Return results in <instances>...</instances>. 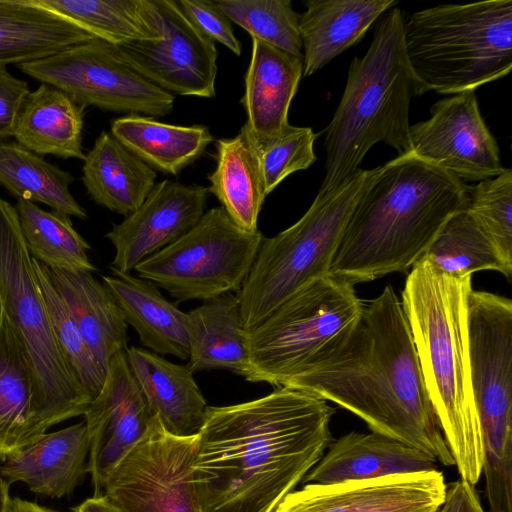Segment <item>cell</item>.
<instances>
[{"label": "cell", "instance_id": "b9f144b4", "mask_svg": "<svg viewBox=\"0 0 512 512\" xmlns=\"http://www.w3.org/2000/svg\"><path fill=\"white\" fill-rule=\"evenodd\" d=\"M438 512H486L474 486L460 479L447 485L445 500Z\"/></svg>", "mask_w": 512, "mask_h": 512}, {"label": "cell", "instance_id": "e0dca14e", "mask_svg": "<svg viewBox=\"0 0 512 512\" xmlns=\"http://www.w3.org/2000/svg\"><path fill=\"white\" fill-rule=\"evenodd\" d=\"M209 194L201 185L168 179L156 183L140 207L105 235L115 250L113 274H130L193 228L205 213Z\"/></svg>", "mask_w": 512, "mask_h": 512}, {"label": "cell", "instance_id": "f546056e", "mask_svg": "<svg viewBox=\"0 0 512 512\" xmlns=\"http://www.w3.org/2000/svg\"><path fill=\"white\" fill-rule=\"evenodd\" d=\"M215 146L216 167L207 177L209 192L239 228L257 232L258 217L267 195L246 124L236 136L219 139Z\"/></svg>", "mask_w": 512, "mask_h": 512}, {"label": "cell", "instance_id": "484cf974", "mask_svg": "<svg viewBox=\"0 0 512 512\" xmlns=\"http://www.w3.org/2000/svg\"><path fill=\"white\" fill-rule=\"evenodd\" d=\"M39 396L27 355L8 319L0 325V461L37 441Z\"/></svg>", "mask_w": 512, "mask_h": 512}, {"label": "cell", "instance_id": "f6af8a7d", "mask_svg": "<svg viewBox=\"0 0 512 512\" xmlns=\"http://www.w3.org/2000/svg\"><path fill=\"white\" fill-rule=\"evenodd\" d=\"M10 483L0 475V512H9L12 498L9 492Z\"/></svg>", "mask_w": 512, "mask_h": 512}, {"label": "cell", "instance_id": "5bb4252c", "mask_svg": "<svg viewBox=\"0 0 512 512\" xmlns=\"http://www.w3.org/2000/svg\"><path fill=\"white\" fill-rule=\"evenodd\" d=\"M409 146V155L463 182L489 179L504 169L473 90L437 101L428 119L410 125Z\"/></svg>", "mask_w": 512, "mask_h": 512}, {"label": "cell", "instance_id": "ffe728a7", "mask_svg": "<svg viewBox=\"0 0 512 512\" xmlns=\"http://www.w3.org/2000/svg\"><path fill=\"white\" fill-rule=\"evenodd\" d=\"M126 356L163 428L177 437L197 436L208 406L189 366L135 346L126 349Z\"/></svg>", "mask_w": 512, "mask_h": 512}, {"label": "cell", "instance_id": "d6986e66", "mask_svg": "<svg viewBox=\"0 0 512 512\" xmlns=\"http://www.w3.org/2000/svg\"><path fill=\"white\" fill-rule=\"evenodd\" d=\"M89 438L85 421L45 433L7 458L0 475L10 484L23 482L48 498L70 495L88 472Z\"/></svg>", "mask_w": 512, "mask_h": 512}, {"label": "cell", "instance_id": "8992f818", "mask_svg": "<svg viewBox=\"0 0 512 512\" xmlns=\"http://www.w3.org/2000/svg\"><path fill=\"white\" fill-rule=\"evenodd\" d=\"M404 48L425 93L454 95L512 69V0L442 4L404 20Z\"/></svg>", "mask_w": 512, "mask_h": 512}, {"label": "cell", "instance_id": "ee69618b", "mask_svg": "<svg viewBox=\"0 0 512 512\" xmlns=\"http://www.w3.org/2000/svg\"><path fill=\"white\" fill-rule=\"evenodd\" d=\"M9 512H58L51 508H47L37 504L36 502H31L28 500H23L21 498L15 497L12 498L10 511Z\"/></svg>", "mask_w": 512, "mask_h": 512}, {"label": "cell", "instance_id": "6da1fadb", "mask_svg": "<svg viewBox=\"0 0 512 512\" xmlns=\"http://www.w3.org/2000/svg\"><path fill=\"white\" fill-rule=\"evenodd\" d=\"M334 413L290 387L208 406L193 463L202 511L273 512L324 455Z\"/></svg>", "mask_w": 512, "mask_h": 512}, {"label": "cell", "instance_id": "4dcf8cb0", "mask_svg": "<svg viewBox=\"0 0 512 512\" xmlns=\"http://www.w3.org/2000/svg\"><path fill=\"white\" fill-rule=\"evenodd\" d=\"M111 134L152 169L177 175L213 141L207 126H179L127 114L111 121Z\"/></svg>", "mask_w": 512, "mask_h": 512}, {"label": "cell", "instance_id": "d590c367", "mask_svg": "<svg viewBox=\"0 0 512 512\" xmlns=\"http://www.w3.org/2000/svg\"><path fill=\"white\" fill-rule=\"evenodd\" d=\"M228 19L257 38L303 59L299 15L290 0H218Z\"/></svg>", "mask_w": 512, "mask_h": 512}, {"label": "cell", "instance_id": "7a4b0ae2", "mask_svg": "<svg viewBox=\"0 0 512 512\" xmlns=\"http://www.w3.org/2000/svg\"><path fill=\"white\" fill-rule=\"evenodd\" d=\"M290 387L330 401L377 432L455 465L430 403L401 299L391 285L365 303L347 339L290 378Z\"/></svg>", "mask_w": 512, "mask_h": 512}, {"label": "cell", "instance_id": "4316f807", "mask_svg": "<svg viewBox=\"0 0 512 512\" xmlns=\"http://www.w3.org/2000/svg\"><path fill=\"white\" fill-rule=\"evenodd\" d=\"M82 181L91 199L127 216L140 207L156 184L154 169L102 131L85 155Z\"/></svg>", "mask_w": 512, "mask_h": 512}, {"label": "cell", "instance_id": "9c48e42d", "mask_svg": "<svg viewBox=\"0 0 512 512\" xmlns=\"http://www.w3.org/2000/svg\"><path fill=\"white\" fill-rule=\"evenodd\" d=\"M364 302L331 273L311 280L248 330L249 382L282 387L337 349L356 326Z\"/></svg>", "mask_w": 512, "mask_h": 512}, {"label": "cell", "instance_id": "7bdbcfd3", "mask_svg": "<svg viewBox=\"0 0 512 512\" xmlns=\"http://www.w3.org/2000/svg\"><path fill=\"white\" fill-rule=\"evenodd\" d=\"M71 512H121L106 496L99 495L86 499L73 507Z\"/></svg>", "mask_w": 512, "mask_h": 512}, {"label": "cell", "instance_id": "7dc6e473", "mask_svg": "<svg viewBox=\"0 0 512 512\" xmlns=\"http://www.w3.org/2000/svg\"><path fill=\"white\" fill-rule=\"evenodd\" d=\"M425 512H438V510H436V511H434V510L433 511H425Z\"/></svg>", "mask_w": 512, "mask_h": 512}, {"label": "cell", "instance_id": "5b68a950", "mask_svg": "<svg viewBox=\"0 0 512 512\" xmlns=\"http://www.w3.org/2000/svg\"><path fill=\"white\" fill-rule=\"evenodd\" d=\"M404 20L400 8H391L364 56L351 61L341 100L325 129V175L319 193L348 182L378 143L398 156L409 153L411 101L425 91L406 57Z\"/></svg>", "mask_w": 512, "mask_h": 512}, {"label": "cell", "instance_id": "f35d334b", "mask_svg": "<svg viewBox=\"0 0 512 512\" xmlns=\"http://www.w3.org/2000/svg\"><path fill=\"white\" fill-rule=\"evenodd\" d=\"M316 138L317 134L310 127L290 123L265 140L256 141L252 137L266 195L290 174L305 170L316 161Z\"/></svg>", "mask_w": 512, "mask_h": 512}, {"label": "cell", "instance_id": "1f68e13d", "mask_svg": "<svg viewBox=\"0 0 512 512\" xmlns=\"http://www.w3.org/2000/svg\"><path fill=\"white\" fill-rule=\"evenodd\" d=\"M73 181L72 174L18 142L0 140V185L14 197L43 203L54 211L85 220L86 210L69 190Z\"/></svg>", "mask_w": 512, "mask_h": 512}, {"label": "cell", "instance_id": "7c38bea8", "mask_svg": "<svg viewBox=\"0 0 512 512\" xmlns=\"http://www.w3.org/2000/svg\"><path fill=\"white\" fill-rule=\"evenodd\" d=\"M197 436L171 435L157 418L110 473L102 495L121 512H203L193 472Z\"/></svg>", "mask_w": 512, "mask_h": 512}, {"label": "cell", "instance_id": "603a6c76", "mask_svg": "<svg viewBox=\"0 0 512 512\" xmlns=\"http://www.w3.org/2000/svg\"><path fill=\"white\" fill-rule=\"evenodd\" d=\"M46 269L90 352L106 375L114 355L128 348V324L118 304L91 272H68L47 266Z\"/></svg>", "mask_w": 512, "mask_h": 512}, {"label": "cell", "instance_id": "74e56055", "mask_svg": "<svg viewBox=\"0 0 512 512\" xmlns=\"http://www.w3.org/2000/svg\"><path fill=\"white\" fill-rule=\"evenodd\" d=\"M466 211L512 272V170L470 186Z\"/></svg>", "mask_w": 512, "mask_h": 512}, {"label": "cell", "instance_id": "2e32d148", "mask_svg": "<svg viewBox=\"0 0 512 512\" xmlns=\"http://www.w3.org/2000/svg\"><path fill=\"white\" fill-rule=\"evenodd\" d=\"M447 484L438 470L331 484H305L273 512H425L438 510Z\"/></svg>", "mask_w": 512, "mask_h": 512}, {"label": "cell", "instance_id": "bcb514c9", "mask_svg": "<svg viewBox=\"0 0 512 512\" xmlns=\"http://www.w3.org/2000/svg\"><path fill=\"white\" fill-rule=\"evenodd\" d=\"M3 318H4V310H3V305H2L1 298H0V325L2 323Z\"/></svg>", "mask_w": 512, "mask_h": 512}, {"label": "cell", "instance_id": "ac0fdd59", "mask_svg": "<svg viewBox=\"0 0 512 512\" xmlns=\"http://www.w3.org/2000/svg\"><path fill=\"white\" fill-rule=\"evenodd\" d=\"M328 448L303 478L305 484H331L437 469V461L427 453L377 432H350L332 440Z\"/></svg>", "mask_w": 512, "mask_h": 512}, {"label": "cell", "instance_id": "30bf717a", "mask_svg": "<svg viewBox=\"0 0 512 512\" xmlns=\"http://www.w3.org/2000/svg\"><path fill=\"white\" fill-rule=\"evenodd\" d=\"M262 240L259 230H242L222 206L215 207L176 241L139 263L134 271L178 302H205L239 291Z\"/></svg>", "mask_w": 512, "mask_h": 512}, {"label": "cell", "instance_id": "44dd1931", "mask_svg": "<svg viewBox=\"0 0 512 512\" xmlns=\"http://www.w3.org/2000/svg\"><path fill=\"white\" fill-rule=\"evenodd\" d=\"M302 76V58L252 38L240 102L247 114L245 124L256 141L275 135L289 124V107Z\"/></svg>", "mask_w": 512, "mask_h": 512}, {"label": "cell", "instance_id": "4fadbf2b", "mask_svg": "<svg viewBox=\"0 0 512 512\" xmlns=\"http://www.w3.org/2000/svg\"><path fill=\"white\" fill-rule=\"evenodd\" d=\"M159 33L155 39L113 45L116 54L145 79L171 94L215 96L218 52L184 15L177 0H144Z\"/></svg>", "mask_w": 512, "mask_h": 512}, {"label": "cell", "instance_id": "277c9868", "mask_svg": "<svg viewBox=\"0 0 512 512\" xmlns=\"http://www.w3.org/2000/svg\"><path fill=\"white\" fill-rule=\"evenodd\" d=\"M471 289L472 276H450L421 258L407 273L401 303L439 428L460 478L474 486L483 444L468 353Z\"/></svg>", "mask_w": 512, "mask_h": 512}, {"label": "cell", "instance_id": "ba28073f", "mask_svg": "<svg viewBox=\"0 0 512 512\" xmlns=\"http://www.w3.org/2000/svg\"><path fill=\"white\" fill-rule=\"evenodd\" d=\"M0 298L27 355L39 396L41 435L55 424L84 415L92 401L75 379L56 342L39 278L15 206L0 198Z\"/></svg>", "mask_w": 512, "mask_h": 512}, {"label": "cell", "instance_id": "9a60e30c", "mask_svg": "<svg viewBox=\"0 0 512 512\" xmlns=\"http://www.w3.org/2000/svg\"><path fill=\"white\" fill-rule=\"evenodd\" d=\"M89 438L88 473L94 496L158 418L129 366L126 350L109 362L103 386L85 413Z\"/></svg>", "mask_w": 512, "mask_h": 512}, {"label": "cell", "instance_id": "d6a6232c", "mask_svg": "<svg viewBox=\"0 0 512 512\" xmlns=\"http://www.w3.org/2000/svg\"><path fill=\"white\" fill-rule=\"evenodd\" d=\"M15 208L26 247L34 259L62 271L97 270L88 256L90 245L74 229L68 215L43 210L24 199H18Z\"/></svg>", "mask_w": 512, "mask_h": 512}, {"label": "cell", "instance_id": "3957f363", "mask_svg": "<svg viewBox=\"0 0 512 512\" xmlns=\"http://www.w3.org/2000/svg\"><path fill=\"white\" fill-rule=\"evenodd\" d=\"M349 218L330 273L352 285L407 274L468 205L465 182L415 156L378 166Z\"/></svg>", "mask_w": 512, "mask_h": 512}, {"label": "cell", "instance_id": "83f0119b", "mask_svg": "<svg viewBox=\"0 0 512 512\" xmlns=\"http://www.w3.org/2000/svg\"><path fill=\"white\" fill-rule=\"evenodd\" d=\"M36 0H0V64H24L95 40Z\"/></svg>", "mask_w": 512, "mask_h": 512}, {"label": "cell", "instance_id": "d4e9b609", "mask_svg": "<svg viewBox=\"0 0 512 512\" xmlns=\"http://www.w3.org/2000/svg\"><path fill=\"white\" fill-rule=\"evenodd\" d=\"M102 281L143 346L158 355L188 360L186 313L167 300L154 283L130 274L102 276Z\"/></svg>", "mask_w": 512, "mask_h": 512}, {"label": "cell", "instance_id": "60d3db41", "mask_svg": "<svg viewBox=\"0 0 512 512\" xmlns=\"http://www.w3.org/2000/svg\"><path fill=\"white\" fill-rule=\"evenodd\" d=\"M30 92L28 83L14 77L0 64V140L13 137V128L21 105Z\"/></svg>", "mask_w": 512, "mask_h": 512}, {"label": "cell", "instance_id": "e575fe53", "mask_svg": "<svg viewBox=\"0 0 512 512\" xmlns=\"http://www.w3.org/2000/svg\"><path fill=\"white\" fill-rule=\"evenodd\" d=\"M423 258L439 271L456 278L484 270L497 271L508 279L512 275L466 209L445 223Z\"/></svg>", "mask_w": 512, "mask_h": 512}, {"label": "cell", "instance_id": "52a82bcc", "mask_svg": "<svg viewBox=\"0 0 512 512\" xmlns=\"http://www.w3.org/2000/svg\"><path fill=\"white\" fill-rule=\"evenodd\" d=\"M378 169H361L345 184L318 192L297 222L274 237H263L237 291L246 330L259 325L305 284L330 273L354 207Z\"/></svg>", "mask_w": 512, "mask_h": 512}, {"label": "cell", "instance_id": "836d02e7", "mask_svg": "<svg viewBox=\"0 0 512 512\" xmlns=\"http://www.w3.org/2000/svg\"><path fill=\"white\" fill-rule=\"evenodd\" d=\"M36 1L110 45L160 36L148 17L144 0Z\"/></svg>", "mask_w": 512, "mask_h": 512}, {"label": "cell", "instance_id": "f1b7e54d", "mask_svg": "<svg viewBox=\"0 0 512 512\" xmlns=\"http://www.w3.org/2000/svg\"><path fill=\"white\" fill-rule=\"evenodd\" d=\"M85 107L65 92L41 84L24 99L13 128V137L37 155L85 159L82 131Z\"/></svg>", "mask_w": 512, "mask_h": 512}, {"label": "cell", "instance_id": "cb8c5ba5", "mask_svg": "<svg viewBox=\"0 0 512 512\" xmlns=\"http://www.w3.org/2000/svg\"><path fill=\"white\" fill-rule=\"evenodd\" d=\"M188 366L193 372L229 370L246 378L250 372L248 330L237 293L205 301L186 313Z\"/></svg>", "mask_w": 512, "mask_h": 512}, {"label": "cell", "instance_id": "7402d4cb", "mask_svg": "<svg viewBox=\"0 0 512 512\" xmlns=\"http://www.w3.org/2000/svg\"><path fill=\"white\" fill-rule=\"evenodd\" d=\"M397 0H307L299 15L303 75L310 76L358 43Z\"/></svg>", "mask_w": 512, "mask_h": 512}, {"label": "cell", "instance_id": "8fae6325", "mask_svg": "<svg viewBox=\"0 0 512 512\" xmlns=\"http://www.w3.org/2000/svg\"><path fill=\"white\" fill-rule=\"evenodd\" d=\"M18 68L85 108L153 118L168 115L174 108L173 94L145 79L120 59L113 45L98 39Z\"/></svg>", "mask_w": 512, "mask_h": 512}, {"label": "cell", "instance_id": "ab89813d", "mask_svg": "<svg viewBox=\"0 0 512 512\" xmlns=\"http://www.w3.org/2000/svg\"><path fill=\"white\" fill-rule=\"evenodd\" d=\"M190 22L213 42H219L236 56L241 55V42L234 34L232 22L211 0H177Z\"/></svg>", "mask_w": 512, "mask_h": 512}, {"label": "cell", "instance_id": "8d00e7d4", "mask_svg": "<svg viewBox=\"0 0 512 512\" xmlns=\"http://www.w3.org/2000/svg\"><path fill=\"white\" fill-rule=\"evenodd\" d=\"M44 301L59 350L75 379L95 398L105 374L90 352L67 306L53 286L46 266L33 258Z\"/></svg>", "mask_w": 512, "mask_h": 512}]
</instances>
